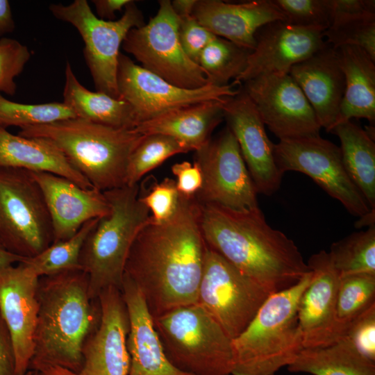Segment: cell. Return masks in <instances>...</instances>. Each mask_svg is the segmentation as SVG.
<instances>
[{
	"mask_svg": "<svg viewBox=\"0 0 375 375\" xmlns=\"http://www.w3.org/2000/svg\"><path fill=\"white\" fill-rule=\"evenodd\" d=\"M206 249L195 197L181 195L172 218L157 224L150 217L141 228L124 276L138 288L153 318L197 303Z\"/></svg>",
	"mask_w": 375,
	"mask_h": 375,
	"instance_id": "6da1fadb",
	"label": "cell"
},
{
	"mask_svg": "<svg viewBox=\"0 0 375 375\" xmlns=\"http://www.w3.org/2000/svg\"><path fill=\"white\" fill-rule=\"evenodd\" d=\"M200 226L210 249L271 294L310 272L294 242L272 228L259 207L239 211L200 203Z\"/></svg>",
	"mask_w": 375,
	"mask_h": 375,
	"instance_id": "7a4b0ae2",
	"label": "cell"
},
{
	"mask_svg": "<svg viewBox=\"0 0 375 375\" xmlns=\"http://www.w3.org/2000/svg\"><path fill=\"white\" fill-rule=\"evenodd\" d=\"M38 301L28 370L58 365L78 373L83 343L101 317L98 299L89 295L87 274L76 269L39 278Z\"/></svg>",
	"mask_w": 375,
	"mask_h": 375,
	"instance_id": "3957f363",
	"label": "cell"
},
{
	"mask_svg": "<svg viewBox=\"0 0 375 375\" xmlns=\"http://www.w3.org/2000/svg\"><path fill=\"white\" fill-rule=\"evenodd\" d=\"M18 135L53 143L101 192L126 185L130 157L144 137L135 128H115L77 117L25 126Z\"/></svg>",
	"mask_w": 375,
	"mask_h": 375,
	"instance_id": "277c9868",
	"label": "cell"
},
{
	"mask_svg": "<svg viewBox=\"0 0 375 375\" xmlns=\"http://www.w3.org/2000/svg\"><path fill=\"white\" fill-rule=\"evenodd\" d=\"M312 278L271 294L247 327L233 339L231 375H275L303 349L297 317L299 299Z\"/></svg>",
	"mask_w": 375,
	"mask_h": 375,
	"instance_id": "5b68a950",
	"label": "cell"
},
{
	"mask_svg": "<svg viewBox=\"0 0 375 375\" xmlns=\"http://www.w3.org/2000/svg\"><path fill=\"white\" fill-rule=\"evenodd\" d=\"M140 186L125 185L103 192L110 211L99 218L80 254L81 269L88 278L91 299L108 287L121 290L126 261L133 242L151 217L139 199Z\"/></svg>",
	"mask_w": 375,
	"mask_h": 375,
	"instance_id": "8992f818",
	"label": "cell"
},
{
	"mask_svg": "<svg viewBox=\"0 0 375 375\" xmlns=\"http://www.w3.org/2000/svg\"><path fill=\"white\" fill-rule=\"evenodd\" d=\"M165 355L191 375H231L233 340L197 303L153 318Z\"/></svg>",
	"mask_w": 375,
	"mask_h": 375,
	"instance_id": "52a82bcc",
	"label": "cell"
},
{
	"mask_svg": "<svg viewBox=\"0 0 375 375\" xmlns=\"http://www.w3.org/2000/svg\"><path fill=\"white\" fill-rule=\"evenodd\" d=\"M53 243L43 193L30 172L0 168V244L28 258Z\"/></svg>",
	"mask_w": 375,
	"mask_h": 375,
	"instance_id": "ba28073f",
	"label": "cell"
},
{
	"mask_svg": "<svg viewBox=\"0 0 375 375\" xmlns=\"http://www.w3.org/2000/svg\"><path fill=\"white\" fill-rule=\"evenodd\" d=\"M49 9L56 18L71 24L80 33L85 44V60L96 91L119 99V49L131 29L145 24L134 1L124 8L119 19L110 21L99 19L86 0H74L67 6L52 3Z\"/></svg>",
	"mask_w": 375,
	"mask_h": 375,
	"instance_id": "9c48e42d",
	"label": "cell"
},
{
	"mask_svg": "<svg viewBox=\"0 0 375 375\" xmlns=\"http://www.w3.org/2000/svg\"><path fill=\"white\" fill-rule=\"evenodd\" d=\"M179 17L169 0L159 1L156 15L147 24L129 31L122 48L141 67L170 83L186 89L209 84L201 67L185 53L180 42Z\"/></svg>",
	"mask_w": 375,
	"mask_h": 375,
	"instance_id": "30bf717a",
	"label": "cell"
},
{
	"mask_svg": "<svg viewBox=\"0 0 375 375\" xmlns=\"http://www.w3.org/2000/svg\"><path fill=\"white\" fill-rule=\"evenodd\" d=\"M270 294L206 245L197 303L232 340L247 327Z\"/></svg>",
	"mask_w": 375,
	"mask_h": 375,
	"instance_id": "8fae6325",
	"label": "cell"
},
{
	"mask_svg": "<svg viewBox=\"0 0 375 375\" xmlns=\"http://www.w3.org/2000/svg\"><path fill=\"white\" fill-rule=\"evenodd\" d=\"M274 156L283 174H305L352 215L360 217L372 210L347 174L340 147L319 135L279 140L274 144Z\"/></svg>",
	"mask_w": 375,
	"mask_h": 375,
	"instance_id": "7c38bea8",
	"label": "cell"
},
{
	"mask_svg": "<svg viewBox=\"0 0 375 375\" xmlns=\"http://www.w3.org/2000/svg\"><path fill=\"white\" fill-rule=\"evenodd\" d=\"M195 152L194 162L203 176L202 186L195 196L199 203L239 211L258 207L257 190L228 126Z\"/></svg>",
	"mask_w": 375,
	"mask_h": 375,
	"instance_id": "4fadbf2b",
	"label": "cell"
},
{
	"mask_svg": "<svg viewBox=\"0 0 375 375\" xmlns=\"http://www.w3.org/2000/svg\"><path fill=\"white\" fill-rule=\"evenodd\" d=\"M117 88L119 99L131 106L138 125L178 108L233 97L240 90L234 89L233 83L221 86L209 83L197 89L180 88L121 53Z\"/></svg>",
	"mask_w": 375,
	"mask_h": 375,
	"instance_id": "5bb4252c",
	"label": "cell"
},
{
	"mask_svg": "<svg viewBox=\"0 0 375 375\" xmlns=\"http://www.w3.org/2000/svg\"><path fill=\"white\" fill-rule=\"evenodd\" d=\"M243 83L265 126L279 140L319 135L315 113L289 74L260 76Z\"/></svg>",
	"mask_w": 375,
	"mask_h": 375,
	"instance_id": "9a60e30c",
	"label": "cell"
},
{
	"mask_svg": "<svg viewBox=\"0 0 375 375\" xmlns=\"http://www.w3.org/2000/svg\"><path fill=\"white\" fill-rule=\"evenodd\" d=\"M101 317L82 347L78 375H128L129 318L121 290L108 287L97 297Z\"/></svg>",
	"mask_w": 375,
	"mask_h": 375,
	"instance_id": "2e32d148",
	"label": "cell"
},
{
	"mask_svg": "<svg viewBox=\"0 0 375 375\" xmlns=\"http://www.w3.org/2000/svg\"><path fill=\"white\" fill-rule=\"evenodd\" d=\"M324 30L297 26L285 21L265 24L256 33V45L245 69L233 84L272 74H289L296 64L323 48Z\"/></svg>",
	"mask_w": 375,
	"mask_h": 375,
	"instance_id": "e0dca14e",
	"label": "cell"
},
{
	"mask_svg": "<svg viewBox=\"0 0 375 375\" xmlns=\"http://www.w3.org/2000/svg\"><path fill=\"white\" fill-rule=\"evenodd\" d=\"M223 108L258 194H273L280 188L283 174L276 166L274 144L254 105L242 88L225 99Z\"/></svg>",
	"mask_w": 375,
	"mask_h": 375,
	"instance_id": "ac0fdd59",
	"label": "cell"
},
{
	"mask_svg": "<svg viewBox=\"0 0 375 375\" xmlns=\"http://www.w3.org/2000/svg\"><path fill=\"white\" fill-rule=\"evenodd\" d=\"M38 280L22 262L0 270V314L12 341L16 375H25L33 354Z\"/></svg>",
	"mask_w": 375,
	"mask_h": 375,
	"instance_id": "d6986e66",
	"label": "cell"
},
{
	"mask_svg": "<svg viewBox=\"0 0 375 375\" xmlns=\"http://www.w3.org/2000/svg\"><path fill=\"white\" fill-rule=\"evenodd\" d=\"M307 264L312 278L297 306L303 349L326 347L338 339L335 310L340 277L324 250L312 255Z\"/></svg>",
	"mask_w": 375,
	"mask_h": 375,
	"instance_id": "ffe728a7",
	"label": "cell"
},
{
	"mask_svg": "<svg viewBox=\"0 0 375 375\" xmlns=\"http://www.w3.org/2000/svg\"><path fill=\"white\" fill-rule=\"evenodd\" d=\"M31 174L44 195L52 224L53 243L69 239L87 222L101 218L110 211L103 192L81 188L50 173Z\"/></svg>",
	"mask_w": 375,
	"mask_h": 375,
	"instance_id": "44dd1931",
	"label": "cell"
},
{
	"mask_svg": "<svg viewBox=\"0 0 375 375\" xmlns=\"http://www.w3.org/2000/svg\"><path fill=\"white\" fill-rule=\"evenodd\" d=\"M192 15L209 31L252 51L256 33L275 21H285L273 0L228 3L218 0H197Z\"/></svg>",
	"mask_w": 375,
	"mask_h": 375,
	"instance_id": "7402d4cb",
	"label": "cell"
},
{
	"mask_svg": "<svg viewBox=\"0 0 375 375\" xmlns=\"http://www.w3.org/2000/svg\"><path fill=\"white\" fill-rule=\"evenodd\" d=\"M289 74L312 108L321 128L329 132L336 123L345 87L336 49L326 43L294 65Z\"/></svg>",
	"mask_w": 375,
	"mask_h": 375,
	"instance_id": "603a6c76",
	"label": "cell"
},
{
	"mask_svg": "<svg viewBox=\"0 0 375 375\" xmlns=\"http://www.w3.org/2000/svg\"><path fill=\"white\" fill-rule=\"evenodd\" d=\"M121 292L129 318L128 375H191L176 368L167 358L144 297L125 276Z\"/></svg>",
	"mask_w": 375,
	"mask_h": 375,
	"instance_id": "cb8c5ba5",
	"label": "cell"
},
{
	"mask_svg": "<svg viewBox=\"0 0 375 375\" xmlns=\"http://www.w3.org/2000/svg\"><path fill=\"white\" fill-rule=\"evenodd\" d=\"M0 168L46 172L65 177L83 188H94L49 141L10 133L0 126Z\"/></svg>",
	"mask_w": 375,
	"mask_h": 375,
	"instance_id": "d4e9b609",
	"label": "cell"
},
{
	"mask_svg": "<svg viewBox=\"0 0 375 375\" xmlns=\"http://www.w3.org/2000/svg\"><path fill=\"white\" fill-rule=\"evenodd\" d=\"M226 98L170 110L139 124L135 129L144 135L172 137L190 151H196L208 142L213 130L224 119L223 106Z\"/></svg>",
	"mask_w": 375,
	"mask_h": 375,
	"instance_id": "484cf974",
	"label": "cell"
},
{
	"mask_svg": "<svg viewBox=\"0 0 375 375\" xmlns=\"http://www.w3.org/2000/svg\"><path fill=\"white\" fill-rule=\"evenodd\" d=\"M336 51L345 87L334 126L353 117L366 119L370 125L374 126L375 60L355 46H343L336 49Z\"/></svg>",
	"mask_w": 375,
	"mask_h": 375,
	"instance_id": "4316f807",
	"label": "cell"
},
{
	"mask_svg": "<svg viewBox=\"0 0 375 375\" xmlns=\"http://www.w3.org/2000/svg\"><path fill=\"white\" fill-rule=\"evenodd\" d=\"M65 76L63 103L77 118L115 128H134L138 125L133 110L126 101L85 88L68 62Z\"/></svg>",
	"mask_w": 375,
	"mask_h": 375,
	"instance_id": "83f0119b",
	"label": "cell"
},
{
	"mask_svg": "<svg viewBox=\"0 0 375 375\" xmlns=\"http://www.w3.org/2000/svg\"><path fill=\"white\" fill-rule=\"evenodd\" d=\"M340 141L344 168L351 181L375 210V143L365 130L351 120L336 124L331 131Z\"/></svg>",
	"mask_w": 375,
	"mask_h": 375,
	"instance_id": "f1b7e54d",
	"label": "cell"
},
{
	"mask_svg": "<svg viewBox=\"0 0 375 375\" xmlns=\"http://www.w3.org/2000/svg\"><path fill=\"white\" fill-rule=\"evenodd\" d=\"M287 368L311 375H375V362L344 337L326 347L303 349Z\"/></svg>",
	"mask_w": 375,
	"mask_h": 375,
	"instance_id": "f546056e",
	"label": "cell"
},
{
	"mask_svg": "<svg viewBox=\"0 0 375 375\" xmlns=\"http://www.w3.org/2000/svg\"><path fill=\"white\" fill-rule=\"evenodd\" d=\"M328 254L339 277L375 275V225L333 242Z\"/></svg>",
	"mask_w": 375,
	"mask_h": 375,
	"instance_id": "4dcf8cb0",
	"label": "cell"
},
{
	"mask_svg": "<svg viewBox=\"0 0 375 375\" xmlns=\"http://www.w3.org/2000/svg\"><path fill=\"white\" fill-rule=\"evenodd\" d=\"M251 50L216 36L201 52L198 65L209 83L226 85L246 68Z\"/></svg>",
	"mask_w": 375,
	"mask_h": 375,
	"instance_id": "1f68e13d",
	"label": "cell"
},
{
	"mask_svg": "<svg viewBox=\"0 0 375 375\" xmlns=\"http://www.w3.org/2000/svg\"><path fill=\"white\" fill-rule=\"evenodd\" d=\"M98 219L87 222L69 239L52 243L38 255L25 259L22 263L39 278L81 269L79 259L84 241Z\"/></svg>",
	"mask_w": 375,
	"mask_h": 375,
	"instance_id": "d6a6232c",
	"label": "cell"
},
{
	"mask_svg": "<svg viewBox=\"0 0 375 375\" xmlns=\"http://www.w3.org/2000/svg\"><path fill=\"white\" fill-rule=\"evenodd\" d=\"M374 304V274H358L340 277L335 310L338 339L354 319Z\"/></svg>",
	"mask_w": 375,
	"mask_h": 375,
	"instance_id": "836d02e7",
	"label": "cell"
},
{
	"mask_svg": "<svg viewBox=\"0 0 375 375\" xmlns=\"http://www.w3.org/2000/svg\"><path fill=\"white\" fill-rule=\"evenodd\" d=\"M189 151L187 147L172 137L162 134L144 135L130 157L126 185L138 184L143 176L169 157Z\"/></svg>",
	"mask_w": 375,
	"mask_h": 375,
	"instance_id": "e575fe53",
	"label": "cell"
},
{
	"mask_svg": "<svg viewBox=\"0 0 375 375\" xmlns=\"http://www.w3.org/2000/svg\"><path fill=\"white\" fill-rule=\"evenodd\" d=\"M74 112L63 102L30 104L7 99L0 93V126L20 128L70 118H76Z\"/></svg>",
	"mask_w": 375,
	"mask_h": 375,
	"instance_id": "d590c367",
	"label": "cell"
},
{
	"mask_svg": "<svg viewBox=\"0 0 375 375\" xmlns=\"http://www.w3.org/2000/svg\"><path fill=\"white\" fill-rule=\"evenodd\" d=\"M324 36L335 49L343 46L358 47L375 60V13L335 19Z\"/></svg>",
	"mask_w": 375,
	"mask_h": 375,
	"instance_id": "8d00e7d4",
	"label": "cell"
},
{
	"mask_svg": "<svg viewBox=\"0 0 375 375\" xmlns=\"http://www.w3.org/2000/svg\"><path fill=\"white\" fill-rule=\"evenodd\" d=\"M290 24L319 28L324 31L332 22L328 0H273Z\"/></svg>",
	"mask_w": 375,
	"mask_h": 375,
	"instance_id": "74e56055",
	"label": "cell"
},
{
	"mask_svg": "<svg viewBox=\"0 0 375 375\" xmlns=\"http://www.w3.org/2000/svg\"><path fill=\"white\" fill-rule=\"evenodd\" d=\"M181 194L175 180L165 178L153 183L147 191L139 190V199L149 210L151 220L163 223L173 217L178 207Z\"/></svg>",
	"mask_w": 375,
	"mask_h": 375,
	"instance_id": "f35d334b",
	"label": "cell"
},
{
	"mask_svg": "<svg viewBox=\"0 0 375 375\" xmlns=\"http://www.w3.org/2000/svg\"><path fill=\"white\" fill-rule=\"evenodd\" d=\"M31 56L28 47L19 41L0 38V93L10 96L15 94V79L22 72Z\"/></svg>",
	"mask_w": 375,
	"mask_h": 375,
	"instance_id": "ab89813d",
	"label": "cell"
},
{
	"mask_svg": "<svg viewBox=\"0 0 375 375\" xmlns=\"http://www.w3.org/2000/svg\"><path fill=\"white\" fill-rule=\"evenodd\" d=\"M341 337L349 340L362 356L375 362V304L354 319Z\"/></svg>",
	"mask_w": 375,
	"mask_h": 375,
	"instance_id": "60d3db41",
	"label": "cell"
},
{
	"mask_svg": "<svg viewBox=\"0 0 375 375\" xmlns=\"http://www.w3.org/2000/svg\"><path fill=\"white\" fill-rule=\"evenodd\" d=\"M178 34L185 53L197 64L203 50L216 37L192 15L179 17Z\"/></svg>",
	"mask_w": 375,
	"mask_h": 375,
	"instance_id": "b9f144b4",
	"label": "cell"
},
{
	"mask_svg": "<svg viewBox=\"0 0 375 375\" xmlns=\"http://www.w3.org/2000/svg\"><path fill=\"white\" fill-rule=\"evenodd\" d=\"M172 172L176 178V185L180 194L185 197H195L203 183L199 165L196 162H176L172 167Z\"/></svg>",
	"mask_w": 375,
	"mask_h": 375,
	"instance_id": "7bdbcfd3",
	"label": "cell"
},
{
	"mask_svg": "<svg viewBox=\"0 0 375 375\" xmlns=\"http://www.w3.org/2000/svg\"><path fill=\"white\" fill-rule=\"evenodd\" d=\"M328 2L332 22L335 19L347 16L375 13L374 0H328Z\"/></svg>",
	"mask_w": 375,
	"mask_h": 375,
	"instance_id": "ee69618b",
	"label": "cell"
},
{
	"mask_svg": "<svg viewBox=\"0 0 375 375\" xmlns=\"http://www.w3.org/2000/svg\"><path fill=\"white\" fill-rule=\"evenodd\" d=\"M0 375H16L12 341L0 314Z\"/></svg>",
	"mask_w": 375,
	"mask_h": 375,
	"instance_id": "f6af8a7d",
	"label": "cell"
},
{
	"mask_svg": "<svg viewBox=\"0 0 375 375\" xmlns=\"http://www.w3.org/2000/svg\"><path fill=\"white\" fill-rule=\"evenodd\" d=\"M132 0H93L97 16L103 20H114L115 12L121 11Z\"/></svg>",
	"mask_w": 375,
	"mask_h": 375,
	"instance_id": "bcb514c9",
	"label": "cell"
},
{
	"mask_svg": "<svg viewBox=\"0 0 375 375\" xmlns=\"http://www.w3.org/2000/svg\"><path fill=\"white\" fill-rule=\"evenodd\" d=\"M15 28L9 1L0 0V37L12 33Z\"/></svg>",
	"mask_w": 375,
	"mask_h": 375,
	"instance_id": "7dc6e473",
	"label": "cell"
},
{
	"mask_svg": "<svg viewBox=\"0 0 375 375\" xmlns=\"http://www.w3.org/2000/svg\"><path fill=\"white\" fill-rule=\"evenodd\" d=\"M197 0H174L171 2L178 17L192 15Z\"/></svg>",
	"mask_w": 375,
	"mask_h": 375,
	"instance_id": "c3c4849f",
	"label": "cell"
},
{
	"mask_svg": "<svg viewBox=\"0 0 375 375\" xmlns=\"http://www.w3.org/2000/svg\"><path fill=\"white\" fill-rule=\"evenodd\" d=\"M26 258L12 253L0 245V270L23 262Z\"/></svg>",
	"mask_w": 375,
	"mask_h": 375,
	"instance_id": "681fc988",
	"label": "cell"
},
{
	"mask_svg": "<svg viewBox=\"0 0 375 375\" xmlns=\"http://www.w3.org/2000/svg\"><path fill=\"white\" fill-rule=\"evenodd\" d=\"M33 371V375H78V373L69 369L58 365L47 366Z\"/></svg>",
	"mask_w": 375,
	"mask_h": 375,
	"instance_id": "f907efd6",
	"label": "cell"
},
{
	"mask_svg": "<svg viewBox=\"0 0 375 375\" xmlns=\"http://www.w3.org/2000/svg\"><path fill=\"white\" fill-rule=\"evenodd\" d=\"M356 228L362 226H371L375 225V210H372L366 215L360 217V219L355 224Z\"/></svg>",
	"mask_w": 375,
	"mask_h": 375,
	"instance_id": "816d5d0a",
	"label": "cell"
},
{
	"mask_svg": "<svg viewBox=\"0 0 375 375\" xmlns=\"http://www.w3.org/2000/svg\"><path fill=\"white\" fill-rule=\"evenodd\" d=\"M34 372L33 370H28V372L25 374V375H33Z\"/></svg>",
	"mask_w": 375,
	"mask_h": 375,
	"instance_id": "f5cc1de1",
	"label": "cell"
},
{
	"mask_svg": "<svg viewBox=\"0 0 375 375\" xmlns=\"http://www.w3.org/2000/svg\"><path fill=\"white\" fill-rule=\"evenodd\" d=\"M1 245V244H0Z\"/></svg>",
	"mask_w": 375,
	"mask_h": 375,
	"instance_id": "db71d44e",
	"label": "cell"
}]
</instances>
